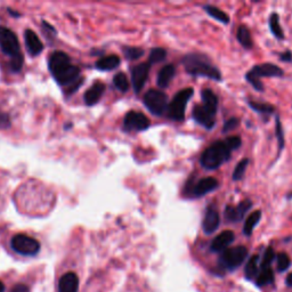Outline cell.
Returning a JSON list of instances; mask_svg holds the SVG:
<instances>
[{
	"label": "cell",
	"mask_w": 292,
	"mask_h": 292,
	"mask_svg": "<svg viewBox=\"0 0 292 292\" xmlns=\"http://www.w3.org/2000/svg\"><path fill=\"white\" fill-rule=\"evenodd\" d=\"M24 39L26 47H28L29 52L32 55H39L44 49V45L37 34H34L32 30H26L24 32Z\"/></svg>",
	"instance_id": "d6986e66"
},
{
	"label": "cell",
	"mask_w": 292,
	"mask_h": 292,
	"mask_svg": "<svg viewBox=\"0 0 292 292\" xmlns=\"http://www.w3.org/2000/svg\"><path fill=\"white\" fill-rule=\"evenodd\" d=\"M218 188V180L214 177H206L198 180L192 189H189L188 193H192L194 198H201V196L208 194Z\"/></svg>",
	"instance_id": "5bb4252c"
},
{
	"label": "cell",
	"mask_w": 292,
	"mask_h": 292,
	"mask_svg": "<svg viewBox=\"0 0 292 292\" xmlns=\"http://www.w3.org/2000/svg\"><path fill=\"white\" fill-rule=\"evenodd\" d=\"M48 67L52 77L62 86L73 85L80 77V69L72 64L67 52L57 51L52 52L49 57Z\"/></svg>",
	"instance_id": "6da1fadb"
},
{
	"label": "cell",
	"mask_w": 292,
	"mask_h": 292,
	"mask_svg": "<svg viewBox=\"0 0 292 292\" xmlns=\"http://www.w3.org/2000/svg\"><path fill=\"white\" fill-rule=\"evenodd\" d=\"M205 11L208 13L212 18H215L216 21L224 23V24H228L229 23V16L226 14L225 12H223L222 9H219L218 7H215V6H211V5H206L205 6Z\"/></svg>",
	"instance_id": "cb8c5ba5"
},
{
	"label": "cell",
	"mask_w": 292,
	"mask_h": 292,
	"mask_svg": "<svg viewBox=\"0 0 292 292\" xmlns=\"http://www.w3.org/2000/svg\"><path fill=\"white\" fill-rule=\"evenodd\" d=\"M201 100L202 104L218 110V97L211 89H203L201 91Z\"/></svg>",
	"instance_id": "4316f807"
},
{
	"label": "cell",
	"mask_w": 292,
	"mask_h": 292,
	"mask_svg": "<svg viewBox=\"0 0 292 292\" xmlns=\"http://www.w3.org/2000/svg\"><path fill=\"white\" fill-rule=\"evenodd\" d=\"M291 260L289 258V256L284 252H281V254L277 255V261H276V266L277 270L280 272H284L287 271L289 267H290Z\"/></svg>",
	"instance_id": "836d02e7"
},
{
	"label": "cell",
	"mask_w": 292,
	"mask_h": 292,
	"mask_svg": "<svg viewBox=\"0 0 292 292\" xmlns=\"http://www.w3.org/2000/svg\"><path fill=\"white\" fill-rule=\"evenodd\" d=\"M280 60L283 62H292V52L290 51H285L280 54Z\"/></svg>",
	"instance_id": "ab89813d"
},
{
	"label": "cell",
	"mask_w": 292,
	"mask_h": 292,
	"mask_svg": "<svg viewBox=\"0 0 292 292\" xmlns=\"http://www.w3.org/2000/svg\"><path fill=\"white\" fill-rule=\"evenodd\" d=\"M120 58L117 55H109L100 58L96 62V69L101 71H111L119 67Z\"/></svg>",
	"instance_id": "44dd1931"
},
{
	"label": "cell",
	"mask_w": 292,
	"mask_h": 292,
	"mask_svg": "<svg viewBox=\"0 0 292 292\" xmlns=\"http://www.w3.org/2000/svg\"><path fill=\"white\" fill-rule=\"evenodd\" d=\"M105 91V85L103 83H96L91 86L84 95V101L87 105H95L98 103L100 98L103 96Z\"/></svg>",
	"instance_id": "ac0fdd59"
},
{
	"label": "cell",
	"mask_w": 292,
	"mask_h": 292,
	"mask_svg": "<svg viewBox=\"0 0 292 292\" xmlns=\"http://www.w3.org/2000/svg\"><path fill=\"white\" fill-rule=\"evenodd\" d=\"M176 74V68L172 64H167L159 71L156 78V84L160 88H167Z\"/></svg>",
	"instance_id": "ffe728a7"
},
{
	"label": "cell",
	"mask_w": 292,
	"mask_h": 292,
	"mask_svg": "<svg viewBox=\"0 0 292 292\" xmlns=\"http://www.w3.org/2000/svg\"><path fill=\"white\" fill-rule=\"evenodd\" d=\"M12 292H29V288L25 284H16Z\"/></svg>",
	"instance_id": "60d3db41"
},
{
	"label": "cell",
	"mask_w": 292,
	"mask_h": 292,
	"mask_svg": "<svg viewBox=\"0 0 292 292\" xmlns=\"http://www.w3.org/2000/svg\"><path fill=\"white\" fill-rule=\"evenodd\" d=\"M231 152L225 140H217L211 144L200 157V162L203 168L208 170H215L221 167L223 163L228 161L231 157Z\"/></svg>",
	"instance_id": "277c9868"
},
{
	"label": "cell",
	"mask_w": 292,
	"mask_h": 292,
	"mask_svg": "<svg viewBox=\"0 0 292 292\" xmlns=\"http://www.w3.org/2000/svg\"><path fill=\"white\" fill-rule=\"evenodd\" d=\"M248 104L252 110L256 111L257 113L262 114V116H271V114L274 113L275 111L274 106H272L270 104L257 103V102H252V101H249Z\"/></svg>",
	"instance_id": "83f0119b"
},
{
	"label": "cell",
	"mask_w": 292,
	"mask_h": 292,
	"mask_svg": "<svg viewBox=\"0 0 292 292\" xmlns=\"http://www.w3.org/2000/svg\"><path fill=\"white\" fill-rule=\"evenodd\" d=\"M4 291H5V285L1 281H0V292H4Z\"/></svg>",
	"instance_id": "7bdbcfd3"
},
{
	"label": "cell",
	"mask_w": 292,
	"mask_h": 292,
	"mask_svg": "<svg viewBox=\"0 0 292 292\" xmlns=\"http://www.w3.org/2000/svg\"><path fill=\"white\" fill-rule=\"evenodd\" d=\"M11 126V120H9V117L7 114L0 112V127L1 128H6Z\"/></svg>",
	"instance_id": "f35d334b"
},
{
	"label": "cell",
	"mask_w": 292,
	"mask_h": 292,
	"mask_svg": "<svg viewBox=\"0 0 292 292\" xmlns=\"http://www.w3.org/2000/svg\"><path fill=\"white\" fill-rule=\"evenodd\" d=\"M166 57H167V51H166V49L156 47V48H153L152 51H151L150 56H149V61H147V62H149V63L152 65V64L159 63V62L165 61Z\"/></svg>",
	"instance_id": "1f68e13d"
},
{
	"label": "cell",
	"mask_w": 292,
	"mask_h": 292,
	"mask_svg": "<svg viewBox=\"0 0 292 292\" xmlns=\"http://www.w3.org/2000/svg\"><path fill=\"white\" fill-rule=\"evenodd\" d=\"M248 165H249V159H247V157H245V159H242L241 161L236 165L234 172H233V175H232V179L234 180V182H239V180H241L242 178H243L245 170H247V168H248Z\"/></svg>",
	"instance_id": "4dcf8cb0"
},
{
	"label": "cell",
	"mask_w": 292,
	"mask_h": 292,
	"mask_svg": "<svg viewBox=\"0 0 292 292\" xmlns=\"http://www.w3.org/2000/svg\"><path fill=\"white\" fill-rule=\"evenodd\" d=\"M248 256V249L242 245L226 249L219 257V265L224 270H235L245 260Z\"/></svg>",
	"instance_id": "ba28073f"
},
{
	"label": "cell",
	"mask_w": 292,
	"mask_h": 292,
	"mask_svg": "<svg viewBox=\"0 0 292 292\" xmlns=\"http://www.w3.org/2000/svg\"><path fill=\"white\" fill-rule=\"evenodd\" d=\"M252 202L250 200H245L239 203L238 206H227L225 208V217L228 222L238 223L241 222L244 218V216L247 215V212L251 209Z\"/></svg>",
	"instance_id": "4fadbf2b"
},
{
	"label": "cell",
	"mask_w": 292,
	"mask_h": 292,
	"mask_svg": "<svg viewBox=\"0 0 292 292\" xmlns=\"http://www.w3.org/2000/svg\"><path fill=\"white\" fill-rule=\"evenodd\" d=\"M219 224H221V217H219L217 209L214 206H209L202 222L203 232L208 235L212 234L218 228Z\"/></svg>",
	"instance_id": "9a60e30c"
},
{
	"label": "cell",
	"mask_w": 292,
	"mask_h": 292,
	"mask_svg": "<svg viewBox=\"0 0 292 292\" xmlns=\"http://www.w3.org/2000/svg\"><path fill=\"white\" fill-rule=\"evenodd\" d=\"M275 258V252H274V249L273 248H267L266 251H265L264 254V257H262V260H261V264H260V267L261 268H267V267H271V264L273 262Z\"/></svg>",
	"instance_id": "e575fe53"
},
{
	"label": "cell",
	"mask_w": 292,
	"mask_h": 292,
	"mask_svg": "<svg viewBox=\"0 0 292 292\" xmlns=\"http://www.w3.org/2000/svg\"><path fill=\"white\" fill-rule=\"evenodd\" d=\"M0 47L6 55L11 56V69L14 72H19L23 67V54L19 49V42L14 32L0 26Z\"/></svg>",
	"instance_id": "3957f363"
},
{
	"label": "cell",
	"mask_w": 292,
	"mask_h": 292,
	"mask_svg": "<svg viewBox=\"0 0 292 292\" xmlns=\"http://www.w3.org/2000/svg\"><path fill=\"white\" fill-rule=\"evenodd\" d=\"M236 37H238V40L241 44L242 47H244L245 49L252 48L254 42H252L251 34H250V31L248 30L247 26H244V25L240 26L238 30V34H236Z\"/></svg>",
	"instance_id": "d4e9b609"
},
{
	"label": "cell",
	"mask_w": 292,
	"mask_h": 292,
	"mask_svg": "<svg viewBox=\"0 0 292 292\" xmlns=\"http://www.w3.org/2000/svg\"><path fill=\"white\" fill-rule=\"evenodd\" d=\"M283 75V70L273 63H264L255 65L245 74V79L257 91H264V85L260 81L261 78H277Z\"/></svg>",
	"instance_id": "5b68a950"
},
{
	"label": "cell",
	"mask_w": 292,
	"mask_h": 292,
	"mask_svg": "<svg viewBox=\"0 0 292 292\" xmlns=\"http://www.w3.org/2000/svg\"><path fill=\"white\" fill-rule=\"evenodd\" d=\"M268 23H270V29L272 34H274V37L276 39H280V40L284 39V32L280 23V16H278L276 13H273V14L270 16V22Z\"/></svg>",
	"instance_id": "7402d4cb"
},
{
	"label": "cell",
	"mask_w": 292,
	"mask_h": 292,
	"mask_svg": "<svg viewBox=\"0 0 292 292\" xmlns=\"http://www.w3.org/2000/svg\"><path fill=\"white\" fill-rule=\"evenodd\" d=\"M144 105L154 116H163L168 110V96L161 90L151 89L144 95Z\"/></svg>",
	"instance_id": "52a82bcc"
},
{
	"label": "cell",
	"mask_w": 292,
	"mask_h": 292,
	"mask_svg": "<svg viewBox=\"0 0 292 292\" xmlns=\"http://www.w3.org/2000/svg\"><path fill=\"white\" fill-rule=\"evenodd\" d=\"M234 241V233L232 231H224L221 234L216 236L212 240L211 245H210V250L214 252H223L232 242Z\"/></svg>",
	"instance_id": "2e32d148"
},
{
	"label": "cell",
	"mask_w": 292,
	"mask_h": 292,
	"mask_svg": "<svg viewBox=\"0 0 292 292\" xmlns=\"http://www.w3.org/2000/svg\"><path fill=\"white\" fill-rule=\"evenodd\" d=\"M274 280V272L271 267L267 268H261L260 273L258 274L257 278H256V284L258 287H264V285H267L273 282Z\"/></svg>",
	"instance_id": "484cf974"
},
{
	"label": "cell",
	"mask_w": 292,
	"mask_h": 292,
	"mask_svg": "<svg viewBox=\"0 0 292 292\" xmlns=\"http://www.w3.org/2000/svg\"><path fill=\"white\" fill-rule=\"evenodd\" d=\"M150 120L145 114L130 111L124 117L123 129L126 131H144L150 127Z\"/></svg>",
	"instance_id": "8fae6325"
},
{
	"label": "cell",
	"mask_w": 292,
	"mask_h": 292,
	"mask_svg": "<svg viewBox=\"0 0 292 292\" xmlns=\"http://www.w3.org/2000/svg\"><path fill=\"white\" fill-rule=\"evenodd\" d=\"M216 114H217V109H212L202 103L196 104L192 111V117L195 122L205 127L206 129L214 128L216 123Z\"/></svg>",
	"instance_id": "30bf717a"
},
{
	"label": "cell",
	"mask_w": 292,
	"mask_h": 292,
	"mask_svg": "<svg viewBox=\"0 0 292 292\" xmlns=\"http://www.w3.org/2000/svg\"><path fill=\"white\" fill-rule=\"evenodd\" d=\"M193 94H194L193 88H185V89L178 91L173 96L172 101L168 105V110H167L168 111L169 119L173 121H183L185 119L186 105L192 98Z\"/></svg>",
	"instance_id": "8992f818"
},
{
	"label": "cell",
	"mask_w": 292,
	"mask_h": 292,
	"mask_svg": "<svg viewBox=\"0 0 292 292\" xmlns=\"http://www.w3.org/2000/svg\"><path fill=\"white\" fill-rule=\"evenodd\" d=\"M239 124H240V120H239L238 118H231V119H228L224 123V127H223V133L226 134V133H228V131L235 129Z\"/></svg>",
	"instance_id": "74e56055"
},
{
	"label": "cell",
	"mask_w": 292,
	"mask_h": 292,
	"mask_svg": "<svg viewBox=\"0 0 292 292\" xmlns=\"http://www.w3.org/2000/svg\"><path fill=\"white\" fill-rule=\"evenodd\" d=\"M11 245L17 254L23 256H34L40 250L39 241L25 234H16L12 239Z\"/></svg>",
	"instance_id": "9c48e42d"
},
{
	"label": "cell",
	"mask_w": 292,
	"mask_h": 292,
	"mask_svg": "<svg viewBox=\"0 0 292 292\" xmlns=\"http://www.w3.org/2000/svg\"><path fill=\"white\" fill-rule=\"evenodd\" d=\"M113 85L118 90H120L121 93H126L129 89V81H128L127 75L123 72H119L114 75L113 78Z\"/></svg>",
	"instance_id": "f1b7e54d"
},
{
	"label": "cell",
	"mask_w": 292,
	"mask_h": 292,
	"mask_svg": "<svg viewBox=\"0 0 292 292\" xmlns=\"http://www.w3.org/2000/svg\"><path fill=\"white\" fill-rule=\"evenodd\" d=\"M79 290V278L77 274L67 273L61 277L58 283V292H78Z\"/></svg>",
	"instance_id": "e0dca14e"
},
{
	"label": "cell",
	"mask_w": 292,
	"mask_h": 292,
	"mask_svg": "<svg viewBox=\"0 0 292 292\" xmlns=\"http://www.w3.org/2000/svg\"><path fill=\"white\" fill-rule=\"evenodd\" d=\"M182 64L189 74L205 77L215 81H222V73L208 56L203 54H188L183 57Z\"/></svg>",
	"instance_id": "7a4b0ae2"
},
{
	"label": "cell",
	"mask_w": 292,
	"mask_h": 292,
	"mask_svg": "<svg viewBox=\"0 0 292 292\" xmlns=\"http://www.w3.org/2000/svg\"><path fill=\"white\" fill-rule=\"evenodd\" d=\"M258 264H259V257L257 255L252 256L250 258V260L248 261L247 266H245L244 273H245V277L251 280L254 278L256 275L258 273Z\"/></svg>",
	"instance_id": "f546056e"
},
{
	"label": "cell",
	"mask_w": 292,
	"mask_h": 292,
	"mask_svg": "<svg viewBox=\"0 0 292 292\" xmlns=\"http://www.w3.org/2000/svg\"><path fill=\"white\" fill-rule=\"evenodd\" d=\"M275 133H276V137H277V142H278V146H280V150H283L284 134H283V128H282V124H281V120L278 117H276V120H275Z\"/></svg>",
	"instance_id": "d590c367"
},
{
	"label": "cell",
	"mask_w": 292,
	"mask_h": 292,
	"mask_svg": "<svg viewBox=\"0 0 292 292\" xmlns=\"http://www.w3.org/2000/svg\"><path fill=\"white\" fill-rule=\"evenodd\" d=\"M287 284L289 285V287H292V272L289 274V276L287 277Z\"/></svg>",
	"instance_id": "b9f144b4"
},
{
	"label": "cell",
	"mask_w": 292,
	"mask_h": 292,
	"mask_svg": "<svg viewBox=\"0 0 292 292\" xmlns=\"http://www.w3.org/2000/svg\"><path fill=\"white\" fill-rule=\"evenodd\" d=\"M151 64L149 62H144L131 69V83L136 94H139L145 86L147 78H149Z\"/></svg>",
	"instance_id": "7c38bea8"
},
{
	"label": "cell",
	"mask_w": 292,
	"mask_h": 292,
	"mask_svg": "<svg viewBox=\"0 0 292 292\" xmlns=\"http://www.w3.org/2000/svg\"><path fill=\"white\" fill-rule=\"evenodd\" d=\"M260 218H261V211H259V210H257V211H254L250 216H249V217L247 218V221H245V223H244V226H243L244 235L250 236L252 234L254 228L256 227V225L258 224L259 221H260Z\"/></svg>",
	"instance_id": "603a6c76"
},
{
	"label": "cell",
	"mask_w": 292,
	"mask_h": 292,
	"mask_svg": "<svg viewBox=\"0 0 292 292\" xmlns=\"http://www.w3.org/2000/svg\"><path fill=\"white\" fill-rule=\"evenodd\" d=\"M122 51L126 58L130 61L138 60V58H140L144 55L143 49L138 47H123Z\"/></svg>",
	"instance_id": "d6a6232c"
},
{
	"label": "cell",
	"mask_w": 292,
	"mask_h": 292,
	"mask_svg": "<svg viewBox=\"0 0 292 292\" xmlns=\"http://www.w3.org/2000/svg\"><path fill=\"white\" fill-rule=\"evenodd\" d=\"M225 143L227 144L229 150L234 151V150H238L239 147L241 146L242 140L239 136H232V137H228L227 139H225Z\"/></svg>",
	"instance_id": "8d00e7d4"
}]
</instances>
